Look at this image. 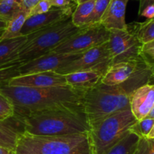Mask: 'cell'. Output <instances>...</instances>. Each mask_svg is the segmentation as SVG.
<instances>
[{"label":"cell","mask_w":154,"mask_h":154,"mask_svg":"<svg viewBox=\"0 0 154 154\" xmlns=\"http://www.w3.org/2000/svg\"><path fill=\"white\" fill-rule=\"evenodd\" d=\"M0 93L13 105V117H17L51 108L82 107L85 91L69 86L33 88L6 85L0 88Z\"/></svg>","instance_id":"cell-1"},{"label":"cell","mask_w":154,"mask_h":154,"mask_svg":"<svg viewBox=\"0 0 154 154\" xmlns=\"http://www.w3.org/2000/svg\"><path fill=\"white\" fill-rule=\"evenodd\" d=\"M21 125L20 132L34 135H62L90 131L82 107L51 108L12 117Z\"/></svg>","instance_id":"cell-2"},{"label":"cell","mask_w":154,"mask_h":154,"mask_svg":"<svg viewBox=\"0 0 154 154\" xmlns=\"http://www.w3.org/2000/svg\"><path fill=\"white\" fill-rule=\"evenodd\" d=\"M15 154H93L90 132L62 135H34L20 132Z\"/></svg>","instance_id":"cell-3"},{"label":"cell","mask_w":154,"mask_h":154,"mask_svg":"<svg viewBox=\"0 0 154 154\" xmlns=\"http://www.w3.org/2000/svg\"><path fill=\"white\" fill-rule=\"evenodd\" d=\"M129 94L123 85L108 86L102 83L86 90L82 108L90 124L114 113L130 109Z\"/></svg>","instance_id":"cell-4"},{"label":"cell","mask_w":154,"mask_h":154,"mask_svg":"<svg viewBox=\"0 0 154 154\" xmlns=\"http://www.w3.org/2000/svg\"><path fill=\"white\" fill-rule=\"evenodd\" d=\"M136 122L130 109L114 113L90 124L93 154H105L129 132Z\"/></svg>","instance_id":"cell-5"},{"label":"cell","mask_w":154,"mask_h":154,"mask_svg":"<svg viewBox=\"0 0 154 154\" xmlns=\"http://www.w3.org/2000/svg\"><path fill=\"white\" fill-rule=\"evenodd\" d=\"M83 27H76L72 23V19L69 18L49 28L29 35H27V42L19 53L18 61L23 64L49 54Z\"/></svg>","instance_id":"cell-6"},{"label":"cell","mask_w":154,"mask_h":154,"mask_svg":"<svg viewBox=\"0 0 154 154\" xmlns=\"http://www.w3.org/2000/svg\"><path fill=\"white\" fill-rule=\"evenodd\" d=\"M110 31L100 23L84 26L80 31L54 48L51 53L82 54L108 42Z\"/></svg>","instance_id":"cell-7"},{"label":"cell","mask_w":154,"mask_h":154,"mask_svg":"<svg viewBox=\"0 0 154 154\" xmlns=\"http://www.w3.org/2000/svg\"><path fill=\"white\" fill-rule=\"evenodd\" d=\"M108 47L111 63H116L140 58L142 44L138 41L131 24H127L126 29L110 31Z\"/></svg>","instance_id":"cell-8"},{"label":"cell","mask_w":154,"mask_h":154,"mask_svg":"<svg viewBox=\"0 0 154 154\" xmlns=\"http://www.w3.org/2000/svg\"><path fill=\"white\" fill-rule=\"evenodd\" d=\"M111 63L108 42H106L100 46L86 51L76 60L59 69L56 72L65 75L90 69H102L106 71Z\"/></svg>","instance_id":"cell-9"},{"label":"cell","mask_w":154,"mask_h":154,"mask_svg":"<svg viewBox=\"0 0 154 154\" xmlns=\"http://www.w3.org/2000/svg\"><path fill=\"white\" fill-rule=\"evenodd\" d=\"M148 71L141 57L137 60L112 63L105 71L101 83L105 85H123L136 75Z\"/></svg>","instance_id":"cell-10"},{"label":"cell","mask_w":154,"mask_h":154,"mask_svg":"<svg viewBox=\"0 0 154 154\" xmlns=\"http://www.w3.org/2000/svg\"><path fill=\"white\" fill-rule=\"evenodd\" d=\"M77 4H72L64 8L53 7L48 12L41 14L34 15L27 18L21 30V35L30 34L49 28L52 26L67 20L72 17Z\"/></svg>","instance_id":"cell-11"},{"label":"cell","mask_w":154,"mask_h":154,"mask_svg":"<svg viewBox=\"0 0 154 154\" xmlns=\"http://www.w3.org/2000/svg\"><path fill=\"white\" fill-rule=\"evenodd\" d=\"M81 54H63L49 53L45 55L21 64L19 67V75L45 72H56L70 62L76 60Z\"/></svg>","instance_id":"cell-12"},{"label":"cell","mask_w":154,"mask_h":154,"mask_svg":"<svg viewBox=\"0 0 154 154\" xmlns=\"http://www.w3.org/2000/svg\"><path fill=\"white\" fill-rule=\"evenodd\" d=\"M12 87L47 88V87H66L65 75L56 72H45L30 75H19L12 78L8 83Z\"/></svg>","instance_id":"cell-13"},{"label":"cell","mask_w":154,"mask_h":154,"mask_svg":"<svg viewBox=\"0 0 154 154\" xmlns=\"http://www.w3.org/2000/svg\"><path fill=\"white\" fill-rule=\"evenodd\" d=\"M154 105V84L146 83L129 94V107L136 120L148 116Z\"/></svg>","instance_id":"cell-14"},{"label":"cell","mask_w":154,"mask_h":154,"mask_svg":"<svg viewBox=\"0 0 154 154\" xmlns=\"http://www.w3.org/2000/svg\"><path fill=\"white\" fill-rule=\"evenodd\" d=\"M128 2L129 0H111L99 23L108 31L126 29V11Z\"/></svg>","instance_id":"cell-15"},{"label":"cell","mask_w":154,"mask_h":154,"mask_svg":"<svg viewBox=\"0 0 154 154\" xmlns=\"http://www.w3.org/2000/svg\"><path fill=\"white\" fill-rule=\"evenodd\" d=\"M105 72L102 69L79 71L65 75V78L68 86L86 91L100 84Z\"/></svg>","instance_id":"cell-16"},{"label":"cell","mask_w":154,"mask_h":154,"mask_svg":"<svg viewBox=\"0 0 154 154\" xmlns=\"http://www.w3.org/2000/svg\"><path fill=\"white\" fill-rule=\"evenodd\" d=\"M27 36L0 40V65L18 60L19 53L26 42Z\"/></svg>","instance_id":"cell-17"},{"label":"cell","mask_w":154,"mask_h":154,"mask_svg":"<svg viewBox=\"0 0 154 154\" xmlns=\"http://www.w3.org/2000/svg\"><path fill=\"white\" fill-rule=\"evenodd\" d=\"M29 17V11L24 9L20 11L7 23L5 29L3 30L1 39H11L20 37L21 35V30Z\"/></svg>","instance_id":"cell-18"},{"label":"cell","mask_w":154,"mask_h":154,"mask_svg":"<svg viewBox=\"0 0 154 154\" xmlns=\"http://www.w3.org/2000/svg\"><path fill=\"white\" fill-rule=\"evenodd\" d=\"M19 131L8 120L0 121V146L14 151Z\"/></svg>","instance_id":"cell-19"},{"label":"cell","mask_w":154,"mask_h":154,"mask_svg":"<svg viewBox=\"0 0 154 154\" xmlns=\"http://www.w3.org/2000/svg\"><path fill=\"white\" fill-rule=\"evenodd\" d=\"M96 0H88L84 2L77 4L75 11L72 13L71 19L72 23L78 28L87 26V20L94 8Z\"/></svg>","instance_id":"cell-20"},{"label":"cell","mask_w":154,"mask_h":154,"mask_svg":"<svg viewBox=\"0 0 154 154\" xmlns=\"http://www.w3.org/2000/svg\"><path fill=\"white\" fill-rule=\"evenodd\" d=\"M138 140L139 138L136 135L129 132L105 154H134Z\"/></svg>","instance_id":"cell-21"},{"label":"cell","mask_w":154,"mask_h":154,"mask_svg":"<svg viewBox=\"0 0 154 154\" xmlns=\"http://www.w3.org/2000/svg\"><path fill=\"white\" fill-rule=\"evenodd\" d=\"M138 41L142 45L154 42V20H147L142 23L131 24Z\"/></svg>","instance_id":"cell-22"},{"label":"cell","mask_w":154,"mask_h":154,"mask_svg":"<svg viewBox=\"0 0 154 154\" xmlns=\"http://www.w3.org/2000/svg\"><path fill=\"white\" fill-rule=\"evenodd\" d=\"M22 9V0H0V19L8 23Z\"/></svg>","instance_id":"cell-23"},{"label":"cell","mask_w":154,"mask_h":154,"mask_svg":"<svg viewBox=\"0 0 154 154\" xmlns=\"http://www.w3.org/2000/svg\"><path fill=\"white\" fill-rule=\"evenodd\" d=\"M21 63L18 60L0 65V88L6 85L12 78L19 76V67Z\"/></svg>","instance_id":"cell-24"},{"label":"cell","mask_w":154,"mask_h":154,"mask_svg":"<svg viewBox=\"0 0 154 154\" xmlns=\"http://www.w3.org/2000/svg\"><path fill=\"white\" fill-rule=\"evenodd\" d=\"M154 123L153 119L145 117L141 120H136L129 128V132L136 135L138 138H147Z\"/></svg>","instance_id":"cell-25"},{"label":"cell","mask_w":154,"mask_h":154,"mask_svg":"<svg viewBox=\"0 0 154 154\" xmlns=\"http://www.w3.org/2000/svg\"><path fill=\"white\" fill-rule=\"evenodd\" d=\"M111 1V0H96L94 8H93V12L89 17L88 20H87V25L99 23L102 15L106 11Z\"/></svg>","instance_id":"cell-26"},{"label":"cell","mask_w":154,"mask_h":154,"mask_svg":"<svg viewBox=\"0 0 154 154\" xmlns=\"http://www.w3.org/2000/svg\"><path fill=\"white\" fill-rule=\"evenodd\" d=\"M14 114V106L7 97L0 93V121L11 118Z\"/></svg>","instance_id":"cell-27"},{"label":"cell","mask_w":154,"mask_h":154,"mask_svg":"<svg viewBox=\"0 0 154 154\" xmlns=\"http://www.w3.org/2000/svg\"><path fill=\"white\" fill-rule=\"evenodd\" d=\"M140 57L146 66H154V42L142 45Z\"/></svg>","instance_id":"cell-28"},{"label":"cell","mask_w":154,"mask_h":154,"mask_svg":"<svg viewBox=\"0 0 154 154\" xmlns=\"http://www.w3.org/2000/svg\"><path fill=\"white\" fill-rule=\"evenodd\" d=\"M134 154H154V138H140Z\"/></svg>","instance_id":"cell-29"},{"label":"cell","mask_w":154,"mask_h":154,"mask_svg":"<svg viewBox=\"0 0 154 154\" xmlns=\"http://www.w3.org/2000/svg\"><path fill=\"white\" fill-rule=\"evenodd\" d=\"M53 8L51 0H42L29 11V17L48 12Z\"/></svg>","instance_id":"cell-30"},{"label":"cell","mask_w":154,"mask_h":154,"mask_svg":"<svg viewBox=\"0 0 154 154\" xmlns=\"http://www.w3.org/2000/svg\"><path fill=\"white\" fill-rule=\"evenodd\" d=\"M139 15L144 17L147 20L154 19V5H151L146 7Z\"/></svg>","instance_id":"cell-31"},{"label":"cell","mask_w":154,"mask_h":154,"mask_svg":"<svg viewBox=\"0 0 154 154\" xmlns=\"http://www.w3.org/2000/svg\"><path fill=\"white\" fill-rule=\"evenodd\" d=\"M42 0H22L23 9L29 11L35 5H37Z\"/></svg>","instance_id":"cell-32"},{"label":"cell","mask_w":154,"mask_h":154,"mask_svg":"<svg viewBox=\"0 0 154 154\" xmlns=\"http://www.w3.org/2000/svg\"><path fill=\"white\" fill-rule=\"evenodd\" d=\"M53 7L55 8H64L72 5V2L71 0H51Z\"/></svg>","instance_id":"cell-33"},{"label":"cell","mask_w":154,"mask_h":154,"mask_svg":"<svg viewBox=\"0 0 154 154\" xmlns=\"http://www.w3.org/2000/svg\"><path fill=\"white\" fill-rule=\"evenodd\" d=\"M151 5H154V0H140L139 9H138V14H141V12L146 7Z\"/></svg>","instance_id":"cell-34"},{"label":"cell","mask_w":154,"mask_h":154,"mask_svg":"<svg viewBox=\"0 0 154 154\" xmlns=\"http://www.w3.org/2000/svg\"><path fill=\"white\" fill-rule=\"evenodd\" d=\"M0 154H15L14 151L0 146Z\"/></svg>","instance_id":"cell-35"},{"label":"cell","mask_w":154,"mask_h":154,"mask_svg":"<svg viewBox=\"0 0 154 154\" xmlns=\"http://www.w3.org/2000/svg\"><path fill=\"white\" fill-rule=\"evenodd\" d=\"M148 69L149 72H150V79L154 80V66H146Z\"/></svg>","instance_id":"cell-36"},{"label":"cell","mask_w":154,"mask_h":154,"mask_svg":"<svg viewBox=\"0 0 154 154\" xmlns=\"http://www.w3.org/2000/svg\"><path fill=\"white\" fill-rule=\"evenodd\" d=\"M6 26H7V22L0 19V30H4L5 29Z\"/></svg>","instance_id":"cell-37"},{"label":"cell","mask_w":154,"mask_h":154,"mask_svg":"<svg viewBox=\"0 0 154 154\" xmlns=\"http://www.w3.org/2000/svg\"><path fill=\"white\" fill-rule=\"evenodd\" d=\"M147 138H154V123L153 125V127H152L151 130H150V133H149L148 136H147Z\"/></svg>","instance_id":"cell-38"},{"label":"cell","mask_w":154,"mask_h":154,"mask_svg":"<svg viewBox=\"0 0 154 154\" xmlns=\"http://www.w3.org/2000/svg\"><path fill=\"white\" fill-rule=\"evenodd\" d=\"M147 117H149V118L153 119V120H154V105H153V108H152L151 111H150V112L149 113L148 116H147Z\"/></svg>","instance_id":"cell-39"},{"label":"cell","mask_w":154,"mask_h":154,"mask_svg":"<svg viewBox=\"0 0 154 154\" xmlns=\"http://www.w3.org/2000/svg\"><path fill=\"white\" fill-rule=\"evenodd\" d=\"M86 1H88V0H79V1H78V2L77 3V4H79V3L84 2H86Z\"/></svg>","instance_id":"cell-40"},{"label":"cell","mask_w":154,"mask_h":154,"mask_svg":"<svg viewBox=\"0 0 154 154\" xmlns=\"http://www.w3.org/2000/svg\"><path fill=\"white\" fill-rule=\"evenodd\" d=\"M2 32H3V30H0V36L2 35Z\"/></svg>","instance_id":"cell-41"},{"label":"cell","mask_w":154,"mask_h":154,"mask_svg":"<svg viewBox=\"0 0 154 154\" xmlns=\"http://www.w3.org/2000/svg\"><path fill=\"white\" fill-rule=\"evenodd\" d=\"M78 1H79V0H75V4H77V3L78 2Z\"/></svg>","instance_id":"cell-42"},{"label":"cell","mask_w":154,"mask_h":154,"mask_svg":"<svg viewBox=\"0 0 154 154\" xmlns=\"http://www.w3.org/2000/svg\"><path fill=\"white\" fill-rule=\"evenodd\" d=\"M72 2H75V0H71Z\"/></svg>","instance_id":"cell-43"},{"label":"cell","mask_w":154,"mask_h":154,"mask_svg":"<svg viewBox=\"0 0 154 154\" xmlns=\"http://www.w3.org/2000/svg\"><path fill=\"white\" fill-rule=\"evenodd\" d=\"M153 20H154V19H153Z\"/></svg>","instance_id":"cell-44"}]
</instances>
